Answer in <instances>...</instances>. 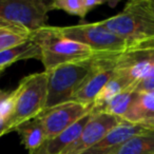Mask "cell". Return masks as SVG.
I'll return each instance as SVG.
<instances>
[{"label": "cell", "mask_w": 154, "mask_h": 154, "mask_svg": "<svg viewBox=\"0 0 154 154\" xmlns=\"http://www.w3.org/2000/svg\"><path fill=\"white\" fill-rule=\"evenodd\" d=\"M50 11L51 10H59L63 11L70 15L78 16L82 19H85L88 14L86 13L82 5V0H55L49 3Z\"/></svg>", "instance_id": "ffe728a7"}, {"label": "cell", "mask_w": 154, "mask_h": 154, "mask_svg": "<svg viewBox=\"0 0 154 154\" xmlns=\"http://www.w3.org/2000/svg\"><path fill=\"white\" fill-rule=\"evenodd\" d=\"M20 137V141L29 152L38 149L48 139L45 131L38 116L22 122L15 129Z\"/></svg>", "instance_id": "5bb4252c"}, {"label": "cell", "mask_w": 154, "mask_h": 154, "mask_svg": "<svg viewBox=\"0 0 154 154\" xmlns=\"http://www.w3.org/2000/svg\"><path fill=\"white\" fill-rule=\"evenodd\" d=\"M31 40L40 49L45 71H50L64 63L89 59L95 55L89 47L66 38L58 26H45L33 31Z\"/></svg>", "instance_id": "7a4b0ae2"}, {"label": "cell", "mask_w": 154, "mask_h": 154, "mask_svg": "<svg viewBox=\"0 0 154 154\" xmlns=\"http://www.w3.org/2000/svg\"><path fill=\"white\" fill-rule=\"evenodd\" d=\"M10 94H11V92H8V91L1 90V89H0V106L2 105L3 101L10 96Z\"/></svg>", "instance_id": "603a6c76"}, {"label": "cell", "mask_w": 154, "mask_h": 154, "mask_svg": "<svg viewBox=\"0 0 154 154\" xmlns=\"http://www.w3.org/2000/svg\"><path fill=\"white\" fill-rule=\"evenodd\" d=\"M95 55L82 61L70 62L45 71L48 76V98L45 109L71 101L94 66Z\"/></svg>", "instance_id": "277c9868"}, {"label": "cell", "mask_w": 154, "mask_h": 154, "mask_svg": "<svg viewBox=\"0 0 154 154\" xmlns=\"http://www.w3.org/2000/svg\"><path fill=\"white\" fill-rule=\"evenodd\" d=\"M132 85L125 78V77L120 76V75L115 74L111 80L103 87V89L100 91L98 96L95 98L94 103H93L92 112L97 111L100 109L103 106H105L109 100H111L114 96L119 94L127 88H129Z\"/></svg>", "instance_id": "d6986e66"}, {"label": "cell", "mask_w": 154, "mask_h": 154, "mask_svg": "<svg viewBox=\"0 0 154 154\" xmlns=\"http://www.w3.org/2000/svg\"><path fill=\"white\" fill-rule=\"evenodd\" d=\"M99 22L122 39L128 49L154 45V13L148 0L130 1L117 15Z\"/></svg>", "instance_id": "6da1fadb"}, {"label": "cell", "mask_w": 154, "mask_h": 154, "mask_svg": "<svg viewBox=\"0 0 154 154\" xmlns=\"http://www.w3.org/2000/svg\"><path fill=\"white\" fill-rule=\"evenodd\" d=\"M90 116L91 113L82 118L79 122L74 124L60 135L47 139L38 149H36L33 152H29V154H61L77 137L79 136L80 132L86 126Z\"/></svg>", "instance_id": "4fadbf2b"}, {"label": "cell", "mask_w": 154, "mask_h": 154, "mask_svg": "<svg viewBox=\"0 0 154 154\" xmlns=\"http://www.w3.org/2000/svg\"><path fill=\"white\" fill-rule=\"evenodd\" d=\"M93 106L76 101H66L58 106L45 109L38 115L48 139L56 137L68 130L82 118L92 112Z\"/></svg>", "instance_id": "ba28073f"}, {"label": "cell", "mask_w": 154, "mask_h": 154, "mask_svg": "<svg viewBox=\"0 0 154 154\" xmlns=\"http://www.w3.org/2000/svg\"><path fill=\"white\" fill-rule=\"evenodd\" d=\"M117 154H154V130H146L133 136Z\"/></svg>", "instance_id": "ac0fdd59"}, {"label": "cell", "mask_w": 154, "mask_h": 154, "mask_svg": "<svg viewBox=\"0 0 154 154\" xmlns=\"http://www.w3.org/2000/svg\"><path fill=\"white\" fill-rule=\"evenodd\" d=\"M122 120L154 130V91L137 93Z\"/></svg>", "instance_id": "7c38bea8"}, {"label": "cell", "mask_w": 154, "mask_h": 154, "mask_svg": "<svg viewBox=\"0 0 154 154\" xmlns=\"http://www.w3.org/2000/svg\"><path fill=\"white\" fill-rule=\"evenodd\" d=\"M148 3H149L150 9H151V10H152V12L154 13V0H148ZM152 47H154V45H151V47H149V48H152Z\"/></svg>", "instance_id": "cb8c5ba5"}, {"label": "cell", "mask_w": 154, "mask_h": 154, "mask_svg": "<svg viewBox=\"0 0 154 154\" xmlns=\"http://www.w3.org/2000/svg\"><path fill=\"white\" fill-rule=\"evenodd\" d=\"M59 31L74 41L89 47L95 54H118L128 50L122 39L109 31L100 22L58 26Z\"/></svg>", "instance_id": "8992f818"}, {"label": "cell", "mask_w": 154, "mask_h": 154, "mask_svg": "<svg viewBox=\"0 0 154 154\" xmlns=\"http://www.w3.org/2000/svg\"><path fill=\"white\" fill-rule=\"evenodd\" d=\"M49 3L39 0H0V19L31 32L47 26Z\"/></svg>", "instance_id": "52a82bcc"}, {"label": "cell", "mask_w": 154, "mask_h": 154, "mask_svg": "<svg viewBox=\"0 0 154 154\" xmlns=\"http://www.w3.org/2000/svg\"><path fill=\"white\" fill-rule=\"evenodd\" d=\"M119 54V53H118ZM117 54H95L94 66L71 101L93 106L103 87L115 75V60Z\"/></svg>", "instance_id": "9c48e42d"}, {"label": "cell", "mask_w": 154, "mask_h": 154, "mask_svg": "<svg viewBox=\"0 0 154 154\" xmlns=\"http://www.w3.org/2000/svg\"><path fill=\"white\" fill-rule=\"evenodd\" d=\"M31 34L26 28L0 19V52L30 40Z\"/></svg>", "instance_id": "2e32d148"}, {"label": "cell", "mask_w": 154, "mask_h": 154, "mask_svg": "<svg viewBox=\"0 0 154 154\" xmlns=\"http://www.w3.org/2000/svg\"><path fill=\"white\" fill-rule=\"evenodd\" d=\"M115 74L135 85L137 93L154 91V47L128 49L117 54Z\"/></svg>", "instance_id": "5b68a950"}, {"label": "cell", "mask_w": 154, "mask_h": 154, "mask_svg": "<svg viewBox=\"0 0 154 154\" xmlns=\"http://www.w3.org/2000/svg\"><path fill=\"white\" fill-rule=\"evenodd\" d=\"M8 129H9V119L8 117L0 114V137L8 134Z\"/></svg>", "instance_id": "7402d4cb"}, {"label": "cell", "mask_w": 154, "mask_h": 154, "mask_svg": "<svg viewBox=\"0 0 154 154\" xmlns=\"http://www.w3.org/2000/svg\"><path fill=\"white\" fill-rule=\"evenodd\" d=\"M28 59L41 60L40 49L31 39L17 47L0 52V73L15 62Z\"/></svg>", "instance_id": "9a60e30c"}, {"label": "cell", "mask_w": 154, "mask_h": 154, "mask_svg": "<svg viewBox=\"0 0 154 154\" xmlns=\"http://www.w3.org/2000/svg\"><path fill=\"white\" fill-rule=\"evenodd\" d=\"M146 130L148 129L143 127L122 122L117 127L112 129L100 141L82 154H117L129 139Z\"/></svg>", "instance_id": "8fae6325"}, {"label": "cell", "mask_w": 154, "mask_h": 154, "mask_svg": "<svg viewBox=\"0 0 154 154\" xmlns=\"http://www.w3.org/2000/svg\"><path fill=\"white\" fill-rule=\"evenodd\" d=\"M105 3H107V1L105 0H82V5H84V9L87 14L92 11L93 9L105 5Z\"/></svg>", "instance_id": "44dd1931"}, {"label": "cell", "mask_w": 154, "mask_h": 154, "mask_svg": "<svg viewBox=\"0 0 154 154\" xmlns=\"http://www.w3.org/2000/svg\"><path fill=\"white\" fill-rule=\"evenodd\" d=\"M11 98L13 110L9 118L8 133L14 132L19 125L37 117L45 109L48 98L45 71L23 77L16 90L11 92Z\"/></svg>", "instance_id": "3957f363"}, {"label": "cell", "mask_w": 154, "mask_h": 154, "mask_svg": "<svg viewBox=\"0 0 154 154\" xmlns=\"http://www.w3.org/2000/svg\"><path fill=\"white\" fill-rule=\"evenodd\" d=\"M136 95L137 92L135 90V86L132 85L129 88H127L126 90L120 92L119 94L114 96L111 100L108 101L100 109H98L95 112H92V113H107L122 119L126 112L128 111L129 107L136 97Z\"/></svg>", "instance_id": "e0dca14e"}, {"label": "cell", "mask_w": 154, "mask_h": 154, "mask_svg": "<svg viewBox=\"0 0 154 154\" xmlns=\"http://www.w3.org/2000/svg\"><path fill=\"white\" fill-rule=\"evenodd\" d=\"M124 120L107 113H92L86 126L77 137L61 154H82L100 141L112 129Z\"/></svg>", "instance_id": "30bf717a"}]
</instances>
